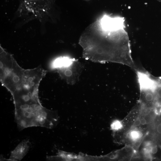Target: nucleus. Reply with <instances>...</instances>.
I'll list each match as a JSON object with an SVG mask.
<instances>
[{
  "mask_svg": "<svg viewBox=\"0 0 161 161\" xmlns=\"http://www.w3.org/2000/svg\"><path fill=\"white\" fill-rule=\"evenodd\" d=\"M150 151L151 154H155L157 151V148L156 146L151 147L150 148Z\"/></svg>",
  "mask_w": 161,
  "mask_h": 161,
  "instance_id": "nucleus-8",
  "label": "nucleus"
},
{
  "mask_svg": "<svg viewBox=\"0 0 161 161\" xmlns=\"http://www.w3.org/2000/svg\"><path fill=\"white\" fill-rule=\"evenodd\" d=\"M79 44L86 59L117 63L137 69L132 58L125 20L122 17L102 15L85 29Z\"/></svg>",
  "mask_w": 161,
  "mask_h": 161,
  "instance_id": "nucleus-1",
  "label": "nucleus"
},
{
  "mask_svg": "<svg viewBox=\"0 0 161 161\" xmlns=\"http://www.w3.org/2000/svg\"><path fill=\"white\" fill-rule=\"evenodd\" d=\"M0 61V81L12 94L22 85L25 69L1 47Z\"/></svg>",
  "mask_w": 161,
  "mask_h": 161,
  "instance_id": "nucleus-2",
  "label": "nucleus"
},
{
  "mask_svg": "<svg viewBox=\"0 0 161 161\" xmlns=\"http://www.w3.org/2000/svg\"><path fill=\"white\" fill-rule=\"evenodd\" d=\"M143 135V133L140 131L135 129L131 131L129 134L130 138L134 142L141 139Z\"/></svg>",
  "mask_w": 161,
  "mask_h": 161,
  "instance_id": "nucleus-5",
  "label": "nucleus"
},
{
  "mask_svg": "<svg viewBox=\"0 0 161 161\" xmlns=\"http://www.w3.org/2000/svg\"><path fill=\"white\" fill-rule=\"evenodd\" d=\"M141 139H140L135 141L134 143V146L136 147H138L141 144Z\"/></svg>",
  "mask_w": 161,
  "mask_h": 161,
  "instance_id": "nucleus-10",
  "label": "nucleus"
},
{
  "mask_svg": "<svg viewBox=\"0 0 161 161\" xmlns=\"http://www.w3.org/2000/svg\"><path fill=\"white\" fill-rule=\"evenodd\" d=\"M123 126L122 122L118 120H114L111 125V129L115 131L121 129L123 128Z\"/></svg>",
  "mask_w": 161,
  "mask_h": 161,
  "instance_id": "nucleus-6",
  "label": "nucleus"
},
{
  "mask_svg": "<svg viewBox=\"0 0 161 161\" xmlns=\"http://www.w3.org/2000/svg\"><path fill=\"white\" fill-rule=\"evenodd\" d=\"M141 124L140 120L138 118L136 119L133 125V127H135L140 126Z\"/></svg>",
  "mask_w": 161,
  "mask_h": 161,
  "instance_id": "nucleus-7",
  "label": "nucleus"
},
{
  "mask_svg": "<svg viewBox=\"0 0 161 161\" xmlns=\"http://www.w3.org/2000/svg\"><path fill=\"white\" fill-rule=\"evenodd\" d=\"M156 131L158 134L161 135V123H159L157 126Z\"/></svg>",
  "mask_w": 161,
  "mask_h": 161,
  "instance_id": "nucleus-9",
  "label": "nucleus"
},
{
  "mask_svg": "<svg viewBox=\"0 0 161 161\" xmlns=\"http://www.w3.org/2000/svg\"><path fill=\"white\" fill-rule=\"evenodd\" d=\"M52 66L62 79L73 84L78 80L83 66L78 59L68 56L59 57L53 62Z\"/></svg>",
  "mask_w": 161,
  "mask_h": 161,
  "instance_id": "nucleus-3",
  "label": "nucleus"
},
{
  "mask_svg": "<svg viewBox=\"0 0 161 161\" xmlns=\"http://www.w3.org/2000/svg\"><path fill=\"white\" fill-rule=\"evenodd\" d=\"M30 143L29 140H24L19 143L11 152L8 161L21 160L27 153L30 147Z\"/></svg>",
  "mask_w": 161,
  "mask_h": 161,
  "instance_id": "nucleus-4",
  "label": "nucleus"
},
{
  "mask_svg": "<svg viewBox=\"0 0 161 161\" xmlns=\"http://www.w3.org/2000/svg\"><path fill=\"white\" fill-rule=\"evenodd\" d=\"M151 143L150 142H146L144 144V145L145 148L150 147Z\"/></svg>",
  "mask_w": 161,
  "mask_h": 161,
  "instance_id": "nucleus-12",
  "label": "nucleus"
},
{
  "mask_svg": "<svg viewBox=\"0 0 161 161\" xmlns=\"http://www.w3.org/2000/svg\"><path fill=\"white\" fill-rule=\"evenodd\" d=\"M140 120L141 124L144 125L147 123L146 120L145 118H143L140 119Z\"/></svg>",
  "mask_w": 161,
  "mask_h": 161,
  "instance_id": "nucleus-11",
  "label": "nucleus"
}]
</instances>
